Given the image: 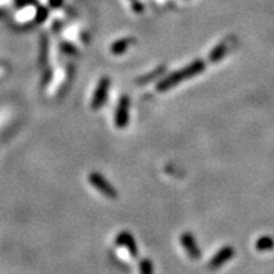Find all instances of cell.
I'll list each match as a JSON object with an SVG mask.
<instances>
[{"mask_svg": "<svg viewBox=\"0 0 274 274\" xmlns=\"http://www.w3.org/2000/svg\"><path fill=\"white\" fill-rule=\"evenodd\" d=\"M204 68H206L204 62L200 60H197L196 62H193V64H190V65L186 66V68H183V70H179L178 72L169 75L166 79H164L162 82H160L156 86L158 90L165 92V90H168V89L173 88V86L178 85L179 82H183V80L190 79V78H193V76H196V75L200 74V72L204 70Z\"/></svg>", "mask_w": 274, "mask_h": 274, "instance_id": "cell-1", "label": "cell"}, {"mask_svg": "<svg viewBox=\"0 0 274 274\" xmlns=\"http://www.w3.org/2000/svg\"><path fill=\"white\" fill-rule=\"evenodd\" d=\"M88 179L89 183H90L98 192H100L104 196V197L110 198V200L117 198L118 194L116 188L103 176H100V174L96 173V172H93V173L89 174Z\"/></svg>", "mask_w": 274, "mask_h": 274, "instance_id": "cell-2", "label": "cell"}, {"mask_svg": "<svg viewBox=\"0 0 274 274\" xmlns=\"http://www.w3.org/2000/svg\"><path fill=\"white\" fill-rule=\"evenodd\" d=\"M130 98L127 96H124L120 99L117 110H116L114 116V124L118 128H124L128 124L130 120Z\"/></svg>", "mask_w": 274, "mask_h": 274, "instance_id": "cell-3", "label": "cell"}, {"mask_svg": "<svg viewBox=\"0 0 274 274\" xmlns=\"http://www.w3.org/2000/svg\"><path fill=\"white\" fill-rule=\"evenodd\" d=\"M235 255V249L232 246H224L222 249H220L217 252V254L214 255V258L210 260L208 268L211 270H216V269L221 268L225 263H228L231 258Z\"/></svg>", "mask_w": 274, "mask_h": 274, "instance_id": "cell-4", "label": "cell"}, {"mask_svg": "<svg viewBox=\"0 0 274 274\" xmlns=\"http://www.w3.org/2000/svg\"><path fill=\"white\" fill-rule=\"evenodd\" d=\"M180 244L182 246L186 249V254L190 259H197L200 258V250L198 248L197 242H196V238L190 232H184L183 235L180 236Z\"/></svg>", "mask_w": 274, "mask_h": 274, "instance_id": "cell-5", "label": "cell"}, {"mask_svg": "<svg viewBox=\"0 0 274 274\" xmlns=\"http://www.w3.org/2000/svg\"><path fill=\"white\" fill-rule=\"evenodd\" d=\"M108 89H110V80L104 78V79L100 80L98 88H96V93H94L93 99H92V108L93 110H96L104 106L106 99H107L108 96Z\"/></svg>", "mask_w": 274, "mask_h": 274, "instance_id": "cell-6", "label": "cell"}, {"mask_svg": "<svg viewBox=\"0 0 274 274\" xmlns=\"http://www.w3.org/2000/svg\"><path fill=\"white\" fill-rule=\"evenodd\" d=\"M116 242H117V244L120 245V246L126 248V249L128 250L130 254H131V256L136 258L137 252H138V249H137L136 242H134V236H132L131 234L127 232V231L120 232L118 234L117 238H116Z\"/></svg>", "mask_w": 274, "mask_h": 274, "instance_id": "cell-7", "label": "cell"}, {"mask_svg": "<svg viewBox=\"0 0 274 274\" xmlns=\"http://www.w3.org/2000/svg\"><path fill=\"white\" fill-rule=\"evenodd\" d=\"M228 42H221V44H218L217 47H214V50H212V52L210 54V60H211V62H218L221 58H225L226 55H228Z\"/></svg>", "mask_w": 274, "mask_h": 274, "instance_id": "cell-8", "label": "cell"}, {"mask_svg": "<svg viewBox=\"0 0 274 274\" xmlns=\"http://www.w3.org/2000/svg\"><path fill=\"white\" fill-rule=\"evenodd\" d=\"M255 248L258 252H268V250L274 249V240L270 236H262L260 238H258Z\"/></svg>", "mask_w": 274, "mask_h": 274, "instance_id": "cell-9", "label": "cell"}, {"mask_svg": "<svg viewBox=\"0 0 274 274\" xmlns=\"http://www.w3.org/2000/svg\"><path fill=\"white\" fill-rule=\"evenodd\" d=\"M140 273L141 274H154V266L151 260L144 259L140 262Z\"/></svg>", "mask_w": 274, "mask_h": 274, "instance_id": "cell-10", "label": "cell"}]
</instances>
